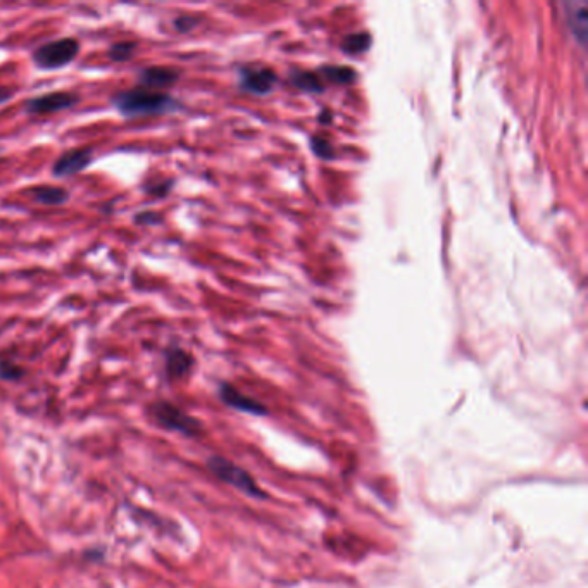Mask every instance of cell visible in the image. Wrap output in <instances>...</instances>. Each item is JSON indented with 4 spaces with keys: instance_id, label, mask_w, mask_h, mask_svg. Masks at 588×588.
I'll use <instances>...</instances> for the list:
<instances>
[{
    "instance_id": "6da1fadb",
    "label": "cell",
    "mask_w": 588,
    "mask_h": 588,
    "mask_svg": "<svg viewBox=\"0 0 588 588\" xmlns=\"http://www.w3.org/2000/svg\"><path fill=\"white\" fill-rule=\"evenodd\" d=\"M118 113L125 118H147L161 114L175 113L182 104L166 92H154L149 88L135 87L121 90L111 97Z\"/></svg>"
},
{
    "instance_id": "7a4b0ae2",
    "label": "cell",
    "mask_w": 588,
    "mask_h": 588,
    "mask_svg": "<svg viewBox=\"0 0 588 588\" xmlns=\"http://www.w3.org/2000/svg\"><path fill=\"white\" fill-rule=\"evenodd\" d=\"M82 45L73 37L57 38L52 42L40 45L32 54V61L37 68L52 71L61 69L75 61L80 54Z\"/></svg>"
},
{
    "instance_id": "3957f363",
    "label": "cell",
    "mask_w": 588,
    "mask_h": 588,
    "mask_svg": "<svg viewBox=\"0 0 588 588\" xmlns=\"http://www.w3.org/2000/svg\"><path fill=\"white\" fill-rule=\"evenodd\" d=\"M209 468L223 482L230 483L232 487L242 490L245 494L252 495V497H263V492L259 490L251 476L247 475L244 470H240L235 464L230 463V461L221 459V457H213L209 461Z\"/></svg>"
},
{
    "instance_id": "277c9868",
    "label": "cell",
    "mask_w": 588,
    "mask_h": 588,
    "mask_svg": "<svg viewBox=\"0 0 588 588\" xmlns=\"http://www.w3.org/2000/svg\"><path fill=\"white\" fill-rule=\"evenodd\" d=\"M152 416L156 423L168 430L187 433V435H194L199 430V423L194 418H190L188 414L183 413L182 409H178L169 402H156L152 406Z\"/></svg>"
},
{
    "instance_id": "5b68a950",
    "label": "cell",
    "mask_w": 588,
    "mask_h": 588,
    "mask_svg": "<svg viewBox=\"0 0 588 588\" xmlns=\"http://www.w3.org/2000/svg\"><path fill=\"white\" fill-rule=\"evenodd\" d=\"M80 102V97L76 94H69V92H51V94L38 95L32 101L26 102V111L30 114H44L61 113L66 109L75 107Z\"/></svg>"
},
{
    "instance_id": "8992f818",
    "label": "cell",
    "mask_w": 588,
    "mask_h": 588,
    "mask_svg": "<svg viewBox=\"0 0 588 588\" xmlns=\"http://www.w3.org/2000/svg\"><path fill=\"white\" fill-rule=\"evenodd\" d=\"M92 161H94L92 149H73V151L64 152L52 166V175L57 178L78 175L85 171Z\"/></svg>"
},
{
    "instance_id": "52a82bcc",
    "label": "cell",
    "mask_w": 588,
    "mask_h": 588,
    "mask_svg": "<svg viewBox=\"0 0 588 588\" xmlns=\"http://www.w3.org/2000/svg\"><path fill=\"white\" fill-rule=\"evenodd\" d=\"M180 80V71L168 66H147L138 73V87L164 92Z\"/></svg>"
},
{
    "instance_id": "ba28073f",
    "label": "cell",
    "mask_w": 588,
    "mask_h": 588,
    "mask_svg": "<svg viewBox=\"0 0 588 588\" xmlns=\"http://www.w3.org/2000/svg\"><path fill=\"white\" fill-rule=\"evenodd\" d=\"M275 82V73L269 69L245 68L240 71V87L251 94H268Z\"/></svg>"
},
{
    "instance_id": "9c48e42d",
    "label": "cell",
    "mask_w": 588,
    "mask_h": 588,
    "mask_svg": "<svg viewBox=\"0 0 588 588\" xmlns=\"http://www.w3.org/2000/svg\"><path fill=\"white\" fill-rule=\"evenodd\" d=\"M568 25L580 44H587L588 37V2L585 0H570L566 2Z\"/></svg>"
},
{
    "instance_id": "30bf717a",
    "label": "cell",
    "mask_w": 588,
    "mask_h": 588,
    "mask_svg": "<svg viewBox=\"0 0 588 588\" xmlns=\"http://www.w3.org/2000/svg\"><path fill=\"white\" fill-rule=\"evenodd\" d=\"M26 195L42 206H63L71 197L66 188L56 187V185H38V187L30 188Z\"/></svg>"
},
{
    "instance_id": "8fae6325",
    "label": "cell",
    "mask_w": 588,
    "mask_h": 588,
    "mask_svg": "<svg viewBox=\"0 0 588 588\" xmlns=\"http://www.w3.org/2000/svg\"><path fill=\"white\" fill-rule=\"evenodd\" d=\"M192 366H194V359L183 349L173 347L166 354V373H168L171 380L183 378L188 371L192 370Z\"/></svg>"
},
{
    "instance_id": "7c38bea8",
    "label": "cell",
    "mask_w": 588,
    "mask_h": 588,
    "mask_svg": "<svg viewBox=\"0 0 588 588\" xmlns=\"http://www.w3.org/2000/svg\"><path fill=\"white\" fill-rule=\"evenodd\" d=\"M221 399H223L228 406L240 409V411H245V413H264L263 407L259 406L257 402L251 401L249 397L240 394V392H237V390L230 387V385H223V387H221Z\"/></svg>"
},
{
    "instance_id": "4fadbf2b",
    "label": "cell",
    "mask_w": 588,
    "mask_h": 588,
    "mask_svg": "<svg viewBox=\"0 0 588 588\" xmlns=\"http://www.w3.org/2000/svg\"><path fill=\"white\" fill-rule=\"evenodd\" d=\"M137 51V42L121 40V42H116V44L109 47L107 57H109V61H113V63H126V61H130V59L135 56V52Z\"/></svg>"
},
{
    "instance_id": "5bb4252c",
    "label": "cell",
    "mask_w": 588,
    "mask_h": 588,
    "mask_svg": "<svg viewBox=\"0 0 588 588\" xmlns=\"http://www.w3.org/2000/svg\"><path fill=\"white\" fill-rule=\"evenodd\" d=\"M370 35L368 33H354L344 40V51L349 54H361L370 47Z\"/></svg>"
},
{
    "instance_id": "9a60e30c",
    "label": "cell",
    "mask_w": 588,
    "mask_h": 588,
    "mask_svg": "<svg viewBox=\"0 0 588 588\" xmlns=\"http://www.w3.org/2000/svg\"><path fill=\"white\" fill-rule=\"evenodd\" d=\"M173 187H175L173 180H156V182L151 180V182L142 185V190H144V194L151 195L154 199H163L169 195Z\"/></svg>"
},
{
    "instance_id": "2e32d148",
    "label": "cell",
    "mask_w": 588,
    "mask_h": 588,
    "mask_svg": "<svg viewBox=\"0 0 588 588\" xmlns=\"http://www.w3.org/2000/svg\"><path fill=\"white\" fill-rule=\"evenodd\" d=\"M321 73L335 83H349L356 78L354 71L347 66H328V68L321 69Z\"/></svg>"
},
{
    "instance_id": "e0dca14e",
    "label": "cell",
    "mask_w": 588,
    "mask_h": 588,
    "mask_svg": "<svg viewBox=\"0 0 588 588\" xmlns=\"http://www.w3.org/2000/svg\"><path fill=\"white\" fill-rule=\"evenodd\" d=\"M294 83L299 88L309 90V92H320L321 82L318 80V76L313 73H295Z\"/></svg>"
},
{
    "instance_id": "ac0fdd59",
    "label": "cell",
    "mask_w": 588,
    "mask_h": 588,
    "mask_svg": "<svg viewBox=\"0 0 588 588\" xmlns=\"http://www.w3.org/2000/svg\"><path fill=\"white\" fill-rule=\"evenodd\" d=\"M23 375H25V370L21 366L11 363V361H6V359H0V378L2 380L14 382V380H19Z\"/></svg>"
},
{
    "instance_id": "d6986e66",
    "label": "cell",
    "mask_w": 588,
    "mask_h": 588,
    "mask_svg": "<svg viewBox=\"0 0 588 588\" xmlns=\"http://www.w3.org/2000/svg\"><path fill=\"white\" fill-rule=\"evenodd\" d=\"M197 23H199V19L195 18V16H190V14H180V16L173 21L176 32L182 33L192 32L195 26H197Z\"/></svg>"
},
{
    "instance_id": "ffe728a7",
    "label": "cell",
    "mask_w": 588,
    "mask_h": 588,
    "mask_svg": "<svg viewBox=\"0 0 588 588\" xmlns=\"http://www.w3.org/2000/svg\"><path fill=\"white\" fill-rule=\"evenodd\" d=\"M135 223L142 226L161 225V216L154 211H144L135 216Z\"/></svg>"
},
{
    "instance_id": "44dd1931",
    "label": "cell",
    "mask_w": 588,
    "mask_h": 588,
    "mask_svg": "<svg viewBox=\"0 0 588 588\" xmlns=\"http://www.w3.org/2000/svg\"><path fill=\"white\" fill-rule=\"evenodd\" d=\"M14 88L11 87H0V104H6L7 101H11L13 97Z\"/></svg>"
}]
</instances>
